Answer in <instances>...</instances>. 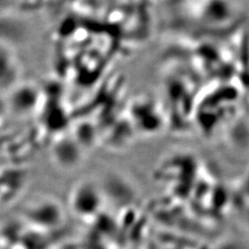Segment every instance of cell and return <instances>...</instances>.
<instances>
[{"mask_svg": "<svg viewBox=\"0 0 249 249\" xmlns=\"http://www.w3.org/2000/svg\"><path fill=\"white\" fill-rule=\"evenodd\" d=\"M54 160L63 167H72L79 163L80 146L74 139L64 138L56 141L53 149Z\"/></svg>", "mask_w": 249, "mask_h": 249, "instance_id": "obj_4", "label": "cell"}, {"mask_svg": "<svg viewBox=\"0 0 249 249\" xmlns=\"http://www.w3.org/2000/svg\"><path fill=\"white\" fill-rule=\"evenodd\" d=\"M20 67L12 49L0 42V90H10L18 84Z\"/></svg>", "mask_w": 249, "mask_h": 249, "instance_id": "obj_1", "label": "cell"}, {"mask_svg": "<svg viewBox=\"0 0 249 249\" xmlns=\"http://www.w3.org/2000/svg\"><path fill=\"white\" fill-rule=\"evenodd\" d=\"M71 205L80 214L92 213L100 204V189L89 181L79 183L71 193Z\"/></svg>", "mask_w": 249, "mask_h": 249, "instance_id": "obj_3", "label": "cell"}, {"mask_svg": "<svg viewBox=\"0 0 249 249\" xmlns=\"http://www.w3.org/2000/svg\"><path fill=\"white\" fill-rule=\"evenodd\" d=\"M9 107L17 115H27L36 109L39 100V90L33 85L14 86L9 90Z\"/></svg>", "mask_w": 249, "mask_h": 249, "instance_id": "obj_2", "label": "cell"}]
</instances>
